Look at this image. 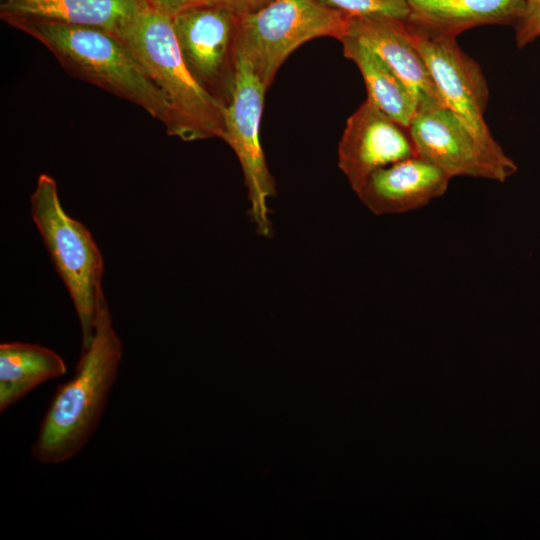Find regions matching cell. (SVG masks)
Returning <instances> with one entry per match:
<instances>
[{
	"instance_id": "obj_1",
	"label": "cell",
	"mask_w": 540,
	"mask_h": 540,
	"mask_svg": "<svg viewBox=\"0 0 540 540\" xmlns=\"http://www.w3.org/2000/svg\"><path fill=\"white\" fill-rule=\"evenodd\" d=\"M122 342L106 303L98 316L90 346L82 350L75 375L57 387L31 448L45 465L76 456L94 435L117 379Z\"/></svg>"
},
{
	"instance_id": "obj_2",
	"label": "cell",
	"mask_w": 540,
	"mask_h": 540,
	"mask_svg": "<svg viewBox=\"0 0 540 540\" xmlns=\"http://www.w3.org/2000/svg\"><path fill=\"white\" fill-rule=\"evenodd\" d=\"M1 20L38 40L75 77L134 103L169 129L167 99L112 31L27 17Z\"/></svg>"
},
{
	"instance_id": "obj_3",
	"label": "cell",
	"mask_w": 540,
	"mask_h": 540,
	"mask_svg": "<svg viewBox=\"0 0 540 540\" xmlns=\"http://www.w3.org/2000/svg\"><path fill=\"white\" fill-rule=\"evenodd\" d=\"M115 33L137 58L168 101L166 131L184 141L221 138L226 105L204 89L186 67L171 17L148 3Z\"/></svg>"
},
{
	"instance_id": "obj_4",
	"label": "cell",
	"mask_w": 540,
	"mask_h": 540,
	"mask_svg": "<svg viewBox=\"0 0 540 540\" xmlns=\"http://www.w3.org/2000/svg\"><path fill=\"white\" fill-rule=\"evenodd\" d=\"M31 217L63 281L80 324L82 350L94 337L102 307L103 257L90 231L64 210L56 181L41 174L30 196Z\"/></svg>"
},
{
	"instance_id": "obj_5",
	"label": "cell",
	"mask_w": 540,
	"mask_h": 540,
	"mask_svg": "<svg viewBox=\"0 0 540 540\" xmlns=\"http://www.w3.org/2000/svg\"><path fill=\"white\" fill-rule=\"evenodd\" d=\"M349 18L318 0H272L237 15L235 55L249 62L268 88L293 51L318 37L340 41L348 32Z\"/></svg>"
},
{
	"instance_id": "obj_6",
	"label": "cell",
	"mask_w": 540,
	"mask_h": 540,
	"mask_svg": "<svg viewBox=\"0 0 540 540\" xmlns=\"http://www.w3.org/2000/svg\"><path fill=\"white\" fill-rule=\"evenodd\" d=\"M232 91L225 109L223 140L235 152L244 175L249 215L259 235L271 237L268 200L276 193L260 141V122L267 88L249 62L236 56Z\"/></svg>"
},
{
	"instance_id": "obj_7",
	"label": "cell",
	"mask_w": 540,
	"mask_h": 540,
	"mask_svg": "<svg viewBox=\"0 0 540 540\" xmlns=\"http://www.w3.org/2000/svg\"><path fill=\"white\" fill-rule=\"evenodd\" d=\"M408 130L417 155L451 178L472 177L503 183L518 169L505 151L486 146L445 105L418 110Z\"/></svg>"
},
{
	"instance_id": "obj_8",
	"label": "cell",
	"mask_w": 540,
	"mask_h": 540,
	"mask_svg": "<svg viewBox=\"0 0 540 540\" xmlns=\"http://www.w3.org/2000/svg\"><path fill=\"white\" fill-rule=\"evenodd\" d=\"M171 19L186 67L204 89L226 105L235 75L237 15L220 6L198 4Z\"/></svg>"
},
{
	"instance_id": "obj_9",
	"label": "cell",
	"mask_w": 540,
	"mask_h": 540,
	"mask_svg": "<svg viewBox=\"0 0 540 540\" xmlns=\"http://www.w3.org/2000/svg\"><path fill=\"white\" fill-rule=\"evenodd\" d=\"M409 30V29H408ZM410 32V31H409ZM445 105L490 149L504 151L484 119L489 89L480 65L451 38H427L410 32Z\"/></svg>"
},
{
	"instance_id": "obj_10",
	"label": "cell",
	"mask_w": 540,
	"mask_h": 540,
	"mask_svg": "<svg viewBox=\"0 0 540 540\" xmlns=\"http://www.w3.org/2000/svg\"><path fill=\"white\" fill-rule=\"evenodd\" d=\"M415 155L408 128L366 99L347 119L338 165L357 194L373 172Z\"/></svg>"
},
{
	"instance_id": "obj_11",
	"label": "cell",
	"mask_w": 540,
	"mask_h": 540,
	"mask_svg": "<svg viewBox=\"0 0 540 540\" xmlns=\"http://www.w3.org/2000/svg\"><path fill=\"white\" fill-rule=\"evenodd\" d=\"M346 35L366 44L393 69L415 97L418 110L445 105L406 21L383 16L350 17Z\"/></svg>"
},
{
	"instance_id": "obj_12",
	"label": "cell",
	"mask_w": 540,
	"mask_h": 540,
	"mask_svg": "<svg viewBox=\"0 0 540 540\" xmlns=\"http://www.w3.org/2000/svg\"><path fill=\"white\" fill-rule=\"evenodd\" d=\"M452 178L415 155L373 172L357 196L375 215L401 214L443 196Z\"/></svg>"
},
{
	"instance_id": "obj_13",
	"label": "cell",
	"mask_w": 540,
	"mask_h": 540,
	"mask_svg": "<svg viewBox=\"0 0 540 540\" xmlns=\"http://www.w3.org/2000/svg\"><path fill=\"white\" fill-rule=\"evenodd\" d=\"M406 25L427 38H451L482 25H517L527 0H408Z\"/></svg>"
},
{
	"instance_id": "obj_14",
	"label": "cell",
	"mask_w": 540,
	"mask_h": 540,
	"mask_svg": "<svg viewBox=\"0 0 540 540\" xmlns=\"http://www.w3.org/2000/svg\"><path fill=\"white\" fill-rule=\"evenodd\" d=\"M146 4V0H0V18L27 17L115 32Z\"/></svg>"
},
{
	"instance_id": "obj_15",
	"label": "cell",
	"mask_w": 540,
	"mask_h": 540,
	"mask_svg": "<svg viewBox=\"0 0 540 540\" xmlns=\"http://www.w3.org/2000/svg\"><path fill=\"white\" fill-rule=\"evenodd\" d=\"M66 364L54 350L39 344L0 345V411H6L42 383L63 376Z\"/></svg>"
},
{
	"instance_id": "obj_16",
	"label": "cell",
	"mask_w": 540,
	"mask_h": 540,
	"mask_svg": "<svg viewBox=\"0 0 540 540\" xmlns=\"http://www.w3.org/2000/svg\"><path fill=\"white\" fill-rule=\"evenodd\" d=\"M340 42L344 56L355 63L362 75L367 99L391 119L408 128L418 111V103L405 83L360 40L345 35Z\"/></svg>"
},
{
	"instance_id": "obj_17",
	"label": "cell",
	"mask_w": 540,
	"mask_h": 540,
	"mask_svg": "<svg viewBox=\"0 0 540 540\" xmlns=\"http://www.w3.org/2000/svg\"><path fill=\"white\" fill-rule=\"evenodd\" d=\"M348 17L383 16L406 21L408 0H318Z\"/></svg>"
},
{
	"instance_id": "obj_18",
	"label": "cell",
	"mask_w": 540,
	"mask_h": 540,
	"mask_svg": "<svg viewBox=\"0 0 540 540\" xmlns=\"http://www.w3.org/2000/svg\"><path fill=\"white\" fill-rule=\"evenodd\" d=\"M540 36V7L516 25V44L522 48Z\"/></svg>"
},
{
	"instance_id": "obj_19",
	"label": "cell",
	"mask_w": 540,
	"mask_h": 540,
	"mask_svg": "<svg viewBox=\"0 0 540 540\" xmlns=\"http://www.w3.org/2000/svg\"><path fill=\"white\" fill-rule=\"evenodd\" d=\"M272 0H202L201 4L215 5L226 8L236 15L254 12L270 3Z\"/></svg>"
},
{
	"instance_id": "obj_20",
	"label": "cell",
	"mask_w": 540,
	"mask_h": 540,
	"mask_svg": "<svg viewBox=\"0 0 540 540\" xmlns=\"http://www.w3.org/2000/svg\"><path fill=\"white\" fill-rule=\"evenodd\" d=\"M155 10L173 17L182 10L202 3V0H146Z\"/></svg>"
},
{
	"instance_id": "obj_21",
	"label": "cell",
	"mask_w": 540,
	"mask_h": 540,
	"mask_svg": "<svg viewBox=\"0 0 540 540\" xmlns=\"http://www.w3.org/2000/svg\"><path fill=\"white\" fill-rule=\"evenodd\" d=\"M538 7H540V0H527L526 16L535 11Z\"/></svg>"
}]
</instances>
